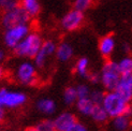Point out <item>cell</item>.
Masks as SVG:
<instances>
[{
  "label": "cell",
  "instance_id": "obj_16",
  "mask_svg": "<svg viewBox=\"0 0 132 131\" xmlns=\"http://www.w3.org/2000/svg\"><path fill=\"white\" fill-rule=\"evenodd\" d=\"M131 125L130 116L128 115H120L117 116L113 120V127L116 131H127Z\"/></svg>",
  "mask_w": 132,
  "mask_h": 131
},
{
  "label": "cell",
  "instance_id": "obj_2",
  "mask_svg": "<svg viewBox=\"0 0 132 131\" xmlns=\"http://www.w3.org/2000/svg\"><path fill=\"white\" fill-rule=\"evenodd\" d=\"M42 38L36 31L29 32L16 46L13 48V52L16 56L35 58L42 46Z\"/></svg>",
  "mask_w": 132,
  "mask_h": 131
},
{
  "label": "cell",
  "instance_id": "obj_15",
  "mask_svg": "<svg viewBox=\"0 0 132 131\" xmlns=\"http://www.w3.org/2000/svg\"><path fill=\"white\" fill-rule=\"evenodd\" d=\"M76 107L82 114L90 116L92 110H94L95 103L90 100V98H81V99H77Z\"/></svg>",
  "mask_w": 132,
  "mask_h": 131
},
{
  "label": "cell",
  "instance_id": "obj_30",
  "mask_svg": "<svg viewBox=\"0 0 132 131\" xmlns=\"http://www.w3.org/2000/svg\"><path fill=\"white\" fill-rule=\"evenodd\" d=\"M6 73H8V71H6L4 68L0 67V81L2 80V78H4L6 76Z\"/></svg>",
  "mask_w": 132,
  "mask_h": 131
},
{
  "label": "cell",
  "instance_id": "obj_26",
  "mask_svg": "<svg viewBox=\"0 0 132 131\" xmlns=\"http://www.w3.org/2000/svg\"><path fill=\"white\" fill-rule=\"evenodd\" d=\"M76 93H77L78 99H81V98H89V96H90L89 88L86 85H78L76 87Z\"/></svg>",
  "mask_w": 132,
  "mask_h": 131
},
{
  "label": "cell",
  "instance_id": "obj_25",
  "mask_svg": "<svg viewBox=\"0 0 132 131\" xmlns=\"http://www.w3.org/2000/svg\"><path fill=\"white\" fill-rule=\"evenodd\" d=\"M104 96L105 94L101 90H94L90 93V100L94 102L95 104H102L103 102V99H104Z\"/></svg>",
  "mask_w": 132,
  "mask_h": 131
},
{
  "label": "cell",
  "instance_id": "obj_7",
  "mask_svg": "<svg viewBox=\"0 0 132 131\" xmlns=\"http://www.w3.org/2000/svg\"><path fill=\"white\" fill-rule=\"evenodd\" d=\"M17 78L21 83L32 85V86L37 85L39 81L36 68L29 62H24L19 66V68L17 69Z\"/></svg>",
  "mask_w": 132,
  "mask_h": 131
},
{
  "label": "cell",
  "instance_id": "obj_5",
  "mask_svg": "<svg viewBox=\"0 0 132 131\" xmlns=\"http://www.w3.org/2000/svg\"><path fill=\"white\" fill-rule=\"evenodd\" d=\"M30 32V27L28 24L13 26L11 28H8L4 34V43L8 47L14 48L16 45L24 40V38Z\"/></svg>",
  "mask_w": 132,
  "mask_h": 131
},
{
  "label": "cell",
  "instance_id": "obj_22",
  "mask_svg": "<svg viewBox=\"0 0 132 131\" xmlns=\"http://www.w3.org/2000/svg\"><path fill=\"white\" fill-rule=\"evenodd\" d=\"M92 4H94V0H75L73 2V9L84 13L85 11L89 10Z\"/></svg>",
  "mask_w": 132,
  "mask_h": 131
},
{
  "label": "cell",
  "instance_id": "obj_8",
  "mask_svg": "<svg viewBox=\"0 0 132 131\" xmlns=\"http://www.w3.org/2000/svg\"><path fill=\"white\" fill-rule=\"evenodd\" d=\"M26 101V96L22 93H10L6 89H0V104L2 107L17 108Z\"/></svg>",
  "mask_w": 132,
  "mask_h": 131
},
{
  "label": "cell",
  "instance_id": "obj_19",
  "mask_svg": "<svg viewBox=\"0 0 132 131\" xmlns=\"http://www.w3.org/2000/svg\"><path fill=\"white\" fill-rule=\"evenodd\" d=\"M118 69L120 74H129L132 73V56H126L119 62H117Z\"/></svg>",
  "mask_w": 132,
  "mask_h": 131
},
{
  "label": "cell",
  "instance_id": "obj_29",
  "mask_svg": "<svg viewBox=\"0 0 132 131\" xmlns=\"http://www.w3.org/2000/svg\"><path fill=\"white\" fill-rule=\"evenodd\" d=\"M4 115H5L4 109H3V107L1 105V104H0V124L4 120Z\"/></svg>",
  "mask_w": 132,
  "mask_h": 131
},
{
  "label": "cell",
  "instance_id": "obj_13",
  "mask_svg": "<svg viewBox=\"0 0 132 131\" xmlns=\"http://www.w3.org/2000/svg\"><path fill=\"white\" fill-rule=\"evenodd\" d=\"M19 5L25 10L30 18L38 16L41 11V4L39 0H21Z\"/></svg>",
  "mask_w": 132,
  "mask_h": 131
},
{
  "label": "cell",
  "instance_id": "obj_31",
  "mask_svg": "<svg viewBox=\"0 0 132 131\" xmlns=\"http://www.w3.org/2000/svg\"><path fill=\"white\" fill-rule=\"evenodd\" d=\"M4 58H5V54H4V52L2 50H0V62H1L2 60H4Z\"/></svg>",
  "mask_w": 132,
  "mask_h": 131
},
{
  "label": "cell",
  "instance_id": "obj_10",
  "mask_svg": "<svg viewBox=\"0 0 132 131\" xmlns=\"http://www.w3.org/2000/svg\"><path fill=\"white\" fill-rule=\"evenodd\" d=\"M56 47H57V45L53 41H51V40L44 41L42 43V46H41L40 51L38 52L37 56L35 57V62H36L37 67L43 68L46 60H47V58L56 52Z\"/></svg>",
  "mask_w": 132,
  "mask_h": 131
},
{
  "label": "cell",
  "instance_id": "obj_11",
  "mask_svg": "<svg viewBox=\"0 0 132 131\" xmlns=\"http://www.w3.org/2000/svg\"><path fill=\"white\" fill-rule=\"evenodd\" d=\"M76 121H77V119L74 114L69 113V112H64L59 115L53 122H54L56 131H67L71 126H73Z\"/></svg>",
  "mask_w": 132,
  "mask_h": 131
},
{
  "label": "cell",
  "instance_id": "obj_24",
  "mask_svg": "<svg viewBox=\"0 0 132 131\" xmlns=\"http://www.w3.org/2000/svg\"><path fill=\"white\" fill-rule=\"evenodd\" d=\"M35 128H36V131H56L54 122L51 120H42Z\"/></svg>",
  "mask_w": 132,
  "mask_h": 131
},
{
  "label": "cell",
  "instance_id": "obj_6",
  "mask_svg": "<svg viewBox=\"0 0 132 131\" xmlns=\"http://www.w3.org/2000/svg\"><path fill=\"white\" fill-rule=\"evenodd\" d=\"M85 21L84 13L76 11V10H71L68 13H65L63 17L61 18V27L65 31H75L80 29Z\"/></svg>",
  "mask_w": 132,
  "mask_h": 131
},
{
  "label": "cell",
  "instance_id": "obj_18",
  "mask_svg": "<svg viewBox=\"0 0 132 131\" xmlns=\"http://www.w3.org/2000/svg\"><path fill=\"white\" fill-rule=\"evenodd\" d=\"M89 61L87 58H80L77 61H76V64H75V72L78 73L81 76H84V77H87L88 74L90 73L89 72Z\"/></svg>",
  "mask_w": 132,
  "mask_h": 131
},
{
  "label": "cell",
  "instance_id": "obj_28",
  "mask_svg": "<svg viewBox=\"0 0 132 131\" xmlns=\"http://www.w3.org/2000/svg\"><path fill=\"white\" fill-rule=\"evenodd\" d=\"M87 77L89 78V81L92 82V83H98L99 81H100V75L97 74V73H92V72H90Z\"/></svg>",
  "mask_w": 132,
  "mask_h": 131
},
{
  "label": "cell",
  "instance_id": "obj_12",
  "mask_svg": "<svg viewBox=\"0 0 132 131\" xmlns=\"http://www.w3.org/2000/svg\"><path fill=\"white\" fill-rule=\"evenodd\" d=\"M115 39L113 36H104L99 41V51L103 57L109 58L115 50Z\"/></svg>",
  "mask_w": 132,
  "mask_h": 131
},
{
  "label": "cell",
  "instance_id": "obj_21",
  "mask_svg": "<svg viewBox=\"0 0 132 131\" xmlns=\"http://www.w3.org/2000/svg\"><path fill=\"white\" fill-rule=\"evenodd\" d=\"M63 97H64V102L67 104H69V105L73 104L78 99V98H77V93H76V88H74V87L65 88Z\"/></svg>",
  "mask_w": 132,
  "mask_h": 131
},
{
  "label": "cell",
  "instance_id": "obj_32",
  "mask_svg": "<svg viewBox=\"0 0 132 131\" xmlns=\"http://www.w3.org/2000/svg\"><path fill=\"white\" fill-rule=\"evenodd\" d=\"M123 50H125V52H130V45L129 44H123Z\"/></svg>",
  "mask_w": 132,
  "mask_h": 131
},
{
  "label": "cell",
  "instance_id": "obj_9",
  "mask_svg": "<svg viewBox=\"0 0 132 131\" xmlns=\"http://www.w3.org/2000/svg\"><path fill=\"white\" fill-rule=\"evenodd\" d=\"M114 91H116L121 98L129 102L132 99V73L121 74L120 80Z\"/></svg>",
  "mask_w": 132,
  "mask_h": 131
},
{
  "label": "cell",
  "instance_id": "obj_20",
  "mask_svg": "<svg viewBox=\"0 0 132 131\" xmlns=\"http://www.w3.org/2000/svg\"><path fill=\"white\" fill-rule=\"evenodd\" d=\"M38 109L41 111L42 113H45V114H51L55 111L56 107H55V102L51 100V99H42L38 102L37 104Z\"/></svg>",
  "mask_w": 132,
  "mask_h": 131
},
{
  "label": "cell",
  "instance_id": "obj_3",
  "mask_svg": "<svg viewBox=\"0 0 132 131\" xmlns=\"http://www.w3.org/2000/svg\"><path fill=\"white\" fill-rule=\"evenodd\" d=\"M120 72L118 69L117 62L113 60H106L102 67L100 81L103 84L105 89L109 91H114L117 87V84L120 80Z\"/></svg>",
  "mask_w": 132,
  "mask_h": 131
},
{
  "label": "cell",
  "instance_id": "obj_1",
  "mask_svg": "<svg viewBox=\"0 0 132 131\" xmlns=\"http://www.w3.org/2000/svg\"><path fill=\"white\" fill-rule=\"evenodd\" d=\"M102 107L106 111L109 117H115L120 115L131 116L132 108L129 105V102L121 98L116 91H109L105 94L102 102Z\"/></svg>",
  "mask_w": 132,
  "mask_h": 131
},
{
  "label": "cell",
  "instance_id": "obj_14",
  "mask_svg": "<svg viewBox=\"0 0 132 131\" xmlns=\"http://www.w3.org/2000/svg\"><path fill=\"white\" fill-rule=\"evenodd\" d=\"M56 56L60 61H68L73 55V48L67 42H61L56 47Z\"/></svg>",
  "mask_w": 132,
  "mask_h": 131
},
{
  "label": "cell",
  "instance_id": "obj_17",
  "mask_svg": "<svg viewBox=\"0 0 132 131\" xmlns=\"http://www.w3.org/2000/svg\"><path fill=\"white\" fill-rule=\"evenodd\" d=\"M90 116L97 122H105L109 118V115L106 113V111L104 110V108L102 107V104H95Z\"/></svg>",
  "mask_w": 132,
  "mask_h": 131
},
{
  "label": "cell",
  "instance_id": "obj_23",
  "mask_svg": "<svg viewBox=\"0 0 132 131\" xmlns=\"http://www.w3.org/2000/svg\"><path fill=\"white\" fill-rule=\"evenodd\" d=\"M17 5H19L18 0H0V9L2 10V12L10 11L16 8Z\"/></svg>",
  "mask_w": 132,
  "mask_h": 131
},
{
  "label": "cell",
  "instance_id": "obj_27",
  "mask_svg": "<svg viewBox=\"0 0 132 131\" xmlns=\"http://www.w3.org/2000/svg\"><path fill=\"white\" fill-rule=\"evenodd\" d=\"M67 131H88V130H87L86 127L83 125V124L76 121L74 125H73V126H71Z\"/></svg>",
  "mask_w": 132,
  "mask_h": 131
},
{
  "label": "cell",
  "instance_id": "obj_4",
  "mask_svg": "<svg viewBox=\"0 0 132 131\" xmlns=\"http://www.w3.org/2000/svg\"><path fill=\"white\" fill-rule=\"evenodd\" d=\"M30 21V16L25 12V10L21 5H17L16 8L10 11L3 12V14L0 18V23L5 29L11 28L13 26L28 24Z\"/></svg>",
  "mask_w": 132,
  "mask_h": 131
},
{
  "label": "cell",
  "instance_id": "obj_33",
  "mask_svg": "<svg viewBox=\"0 0 132 131\" xmlns=\"http://www.w3.org/2000/svg\"><path fill=\"white\" fill-rule=\"evenodd\" d=\"M23 131H36V128L35 127H28V128L24 129Z\"/></svg>",
  "mask_w": 132,
  "mask_h": 131
}]
</instances>
